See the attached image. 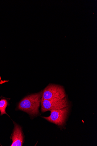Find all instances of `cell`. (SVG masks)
<instances>
[{
    "instance_id": "7a4b0ae2",
    "label": "cell",
    "mask_w": 97,
    "mask_h": 146,
    "mask_svg": "<svg viewBox=\"0 0 97 146\" xmlns=\"http://www.w3.org/2000/svg\"><path fill=\"white\" fill-rule=\"evenodd\" d=\"M41 111L43 113L48 111L61 109L69 106V103L65 97L62 99L57 98L41 100Z\"/></svg>"
},
{
    "instance_id": "8992f818",
    "label": "cell",
    "mask_w": 97,
    "mask_h": 146,
    "mask_svg": "<svg viewBox=\"0 0 97 146\" xmlns=\"http://www.w3.org/2000/svg\"><path fill=\"white\" fill-rule=\"evenodd\" d=\"M8 104V101L5 99H2L0 100V111L1 113L0 115H2L5 114H7L6 112V109Z\"/></svg>"
},
{
    "instance_id": "277c9868",
    "label": "cell",
    "mask_w": 97,
    "mask_h": 146,
    "mask_svg": "<svg viewBox=\"0 0 97 146\" xmlns=\"http://www.w3.org/2000/svg\"><path fill=\"white\" fill-rule=\"evenodd\" d=\"M69 107L51 111L50 115L43 117L48 121L59 126L63 125L65 122L69 111Z\"/></svg>"
},
{
    "instance_id": "3957f363",
    "label": "cell",
    "mask_w": 97,
    "mask_h": 146,
    "mask_svg": "<svg viewBox=\"0 0 97 146\" xmlns=\"http://www.w3.org/2000/svg\"><path fill=\"white\" fill-rule=\"evenodd\" d=\"M66 96L65 91L63 87L59 85L50 84L46 87L43 92L41 99H62Z\"/></svg>"
},
{
    "instance_id": "6da1fadb",
    "label": "cell",
    "mask_w": 97,
    "mask_h": 146,
    "mask_svg": "<svg viewBox=\"0 0 97 146\" xmlns=\"http://www.w3.org/2000/svg\"><path fill=\"white\" fill-rule=\"evenodd\" d=\"M42 94L41 92L25 97L19 103L18 109L32 115L38 114Z\"/></svg>"
},
{
    "instance_id": "5b68a950",
    "label": "cell",
    "mask_w": 97,
    "mask_h": 146,
    "mask_svg": "<svg viewBox=\"0 0 97 146\" xmlns=\"http://www.w3.org/2000/svg\"><path fill=\"white\" fill-rule=\"evenodd\" d=\"M13 142L11 146H22L24 137L21 127L15 123V128L11 136Z\"/></svg>"
}]
</instances>
